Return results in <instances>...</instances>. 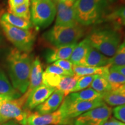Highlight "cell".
<instances>
[{"mask_svg": "<svg viewBox=\"0 0 125 125\" xmlns=\"http://www.w3.org/2000/svg\"><path fill=\"white\" fill-rule=\"evenodd\" d=\"M111 65V64L101 67H95L73 65V71L74 75L79 77L92 75H103L109 70Z\"/></svg>", "mask_w": 125, "mask_h": 125, "instance_id": "cell-22", "label": "cell"}, {"mask_svg": "<svg viewBox=\"0 0 125 125\" xmlns=\"http://www.w3.org/2000/svg\"><path fill=\"white\" fill-rule=\"evenodd\" d=\"M53 64L57 65L65 71H66L71 74L72 75H74V71H73V63L68 60H60L54 62Z\"/></svg>", "mask_w": 125, "mask_h": 125, "instance_id": "cell-31", "label": "cell"}, {"mask_svg": "<svg viewBox=\"0 0 125 125\" xmlns=\"http://www.w3.org/2000/svg\"><path fill=\"white\" fill-rule=\"evenodd\" d=\"M109 64L115 65H125V38L115 55L109 59Z\"/></svg>", "mask_w": 125, "mask_h": 125, "instance_id": "cell-28", "label": "cell"}, {"mask_svg": "<svg viewBox=\"0 0 125 125\" xmlns=\"http://www.w3.org/2000/svg\"><path fill=\"white\" fill-rule=\"evenodd\" d=\"M43 73V67L41 62L38 57H35L31 64L29 87L24 94L27 98L31 92L42 84Z\"/></svg>", "mask_w": 125, "mask_h": 125, "instance_id": "cell-14", "label": "cell"}, {"mask_svg": "<svg viewBox=\"0 0 125 125\" xmlns=\"http://www.w3.org/2000/svg\"><path fill=\"white\" fill-rule=\"evenodd\" d=\"M122 88H123V89H125V85H123V87H122Z\"/></svg>", "mask_w": 125, "mask_h": 125, "instance_id": "cell-41", "label": "cell"}, {"mask_svg": "<svg viewBox=\"0 0 125 125\" xmlns=\"http://www.w3.org/2000/svg\"><path fill=\"white\" fill-rule=\"evenodd\" d=\"M112 113L116 119L125 123V104L114 108L112 109Z\"/></svg>", "mask_w": 125, "mask_h": 125, "instance_id": "cell-33", "label": "cell"}, {"mask_svg": "<svg viewBox=\"0 0 125 125\" xmlns=\"http://www.w3.org/2000/svg\"><path fill=\"white\" fill-rule=\"evenodd\" d=\"M90 46L91 44L87 38L76 44L69 59L73 65L85 66L86 56Z\"/></svg>", "mask_w": 125, "mask_h": 125, "instance_id": "cell-16", "label": "cell"}, {"mask_svg": "<svg viewBox=\"0 0 125 125\" xmlns=\"http://www.w3.org/2000/svg\"><path fill=\"white\" fill-rule=\"evenodd\" d=\"M85 30L80 24L73 26L54 25L43 35L44 40L55 48L67 46L77 41L85 34Z\"/></svg>", "mask_w": 125, "mask_h": 125, "instance_id": "cell-4", "label": "cell"}, {"mask_svg": "<svg viewBox=\"0 0 125 125\" xmlns=\"http://www.w3.org/2000/svg\"><path fill=\"white\" fill-rule=\"evenodd\" d=\"M30 7V2L26 3L17 7H9L8 12L20 18L30 20L31 13Z\"/></svg>", "mask_w": 125, "mask_h": 125, "instance_id": "cell-27", "label": "cell"}, {"mask_svg": "<svg viewBox=\"0 0 125 125\" xmlns=\"http://www.w3.org/2000/svg\"><path fill=\"white\" fill-rule=\"evenodd\" d=\"M56 1H75L76 0H54Z\"/></svg>", "mask_w": 125, "mask_h": 125, "instance_id": "cell-39", "label": "cell"}, {"mask_svg": "<svg viewBox=\"0 0 125 125\" xmlns=\"http://www.w3.org/2000/svg\"><path fill=\"white\" fill-rule=\"evenodd\" d=\"M45 72L48 73H51V74L59 75L73 76L71 74H70V73H68L67 71H65V70L62 69L60 67L54 64L50 65L49 66L47 67Z\"/></svg>", "mask_w": 125, "mask_h": 125, "instance_id": "cell-32", "label": "cell"}, {"mask_svg": "<svg viewBox=\"0 0 125 125\" xmlns=\"http://www.w3.org/2000/svg\"><path fill=\"white\" fill-rule=\"evenodd\" d=\"M27 98L24 95L16 99L5 98L0 105V123L13 119L21 125H27L30 110L24 108Z\"/></svg>", "mask_w": 125, "mask_h": 125, "instance_id": "cell-5", "label": "cell"}, {"mask_svg": "<svg viewBox=\"0 0 125 125\" xmlns=\"http://www.w3.org/2000/svg\"><path fill=\"white\" fill-rule=\"evenodd\" d=\"M77 43L67 46L55 48L47 51L45 54V59L47 62L52 63L57 60H68Z\"/></svg>", "mask_w": 125, "mask_h": 125, "instance_id": "cell-15", "label": "cell"}, {"mask_svg": "<svg viewBox=\"0 0 125 125\" xmlns=\"http://www.w3.org/2000/svg\"><path fill=\"white\" fill-rule=\"evenodd\" d=\"M51 1H52V0H51Z\"/></svg>", "mask_w": 125, "mask_h": 125, "instance_id": "cell-43", "label": "cell"}, {"mask_svg": "<svg viewBox=\"0 0 125 125\" xmlns=\"http://www.w3.org/2000/svg\"><path fill=\"white\" fill-rule=\"evenodd\" d=\"M6 60L12 86L24 94L29 86L32 58L27 53L14 48L9 51Z\"/></svg>", "mask_w": 125, "mask_h": 125, "instance_id": "cell-1", "label": "cell"}, {"mask_svg": "<svg viewBox=\"0 0 125 125\" xmlns=\"http://www.w3.org/2000/svg\"><path fill=\"white\" fill-rule=\"evenodd\" d=\"M0 20L4 21L14 27L24 30H30L32 29L33 25L30 20L20 18L9 12H5L1 16Z\"/></svg>", "mask_w": 125, "mask_h": 125, "instance_id": "cell-19", "label": "cell"}, {"mask_svg": "<svg viewBox=\"0 0 125 125\" xmlns=\"http://www.w3.org/2000/svg\"><path fill=\"white\" fill-rule=\"evenodd\" d=\"M87 38L94 48L109 57L115 55L122 43V34L115 27L94 30Z\"/></svg>", "mask_w": 125, "mask_h": 125, "instance_id": "cell-3", "label": "cell"}, {"mask_svg": "<svg viewBox=\"0 0 125 125\" xmlns=\"http://www.w3.org/2000/svg\"><path fill=\"white\" fill-rule=\"evenodd\" d=\"M0 94L7 96L12 99L20 97V93L12 86L7 76L0 70Z\"/></svg>", "mask_w": 125, "mask_h": 125, "instance_id": "cell-21", "label": "cell"}, {"mask_svg": "<svg viewBox=\"0 0 125 125\" xmlns=\"http://www.w3.org/2000/svg\"><path fill=\"white\" fill-rule=\"evenodd\" d=\"M56 19L55 25L61 26H73L79 24L75 18L74 5L75 1H56Z\"/></svg>", "mask_w": 125, "mask_h": 125, "instance_id": "cell-10", "label": "cell"}, {"mask_svg": "<svg viewBox=\"0 0 125 125\" xmlns=\"http://www.w3.org/2000/svg\"><path fill=\"white\" fill-rule=\"evenodd\" d=\"M90 87L100 93H105L111 91V87L109 82L101 75H96Z\"/></svg>", "mask_w": 125, "mask_h": 125, "instance_id": "cell-26", "label": "cell"}, {"mask_svg": "<svg viewBox=\"0 0 125 125\" xmlns=\"http://www.w3.org/2000/svg\"><path fill=\"white\" fill-rule=\"evenodd\" d=\"M125 125V123H122L121 125Z\"/></svg>", "mask_w": 125, "mask_h": 125, "instance_id": "cell-42", "label": "cell"}, {"mask_svg": "<svg viewBox=\"0 0 125 125\" xmlns=\"http://www.w3.org/2000/svg\"><path fill=\"white\" fill-rule=\"evenodd\" d=\"M10 98L7 96H3V95L0 94V105H1V102H2V101L3 100L5 99V98ZM10 99H12V98H10Z\"/></svg>", "mask_w": 125, "mask_h": 125, "instance_id": "cell-38", "label": "cell"}, {"mask_svg": "<svg viewBox=\"0 0 125 125\" xmlns=\"http://www.w3.org/2000/svg\"><path fill=\"white\" fill-rule=\"evenodd\" d=\"M111 87V91L121 89L125 84V76L118 72L113 71L109 68L103 75Z\"/></svg>", "mask_w": 125, "mask_h": 125, "instance_id": "cell-23", "label": "cell"}, {"mask_svg": "<svg viewBox=\"0 0 125 125\" xmlns=\"http://www.w3.org/2000/svg\"><path fill=\"white\" fill-rule=\"evenodd\" d=\"M95 76H96V75L80 76L78 79L77 82H76L75 86L73 89L71 93L77 92L87 89L91 85L92 82L94 79Z\"/></svg>", "mask_w": 125, "mask_h": 125, "instance_id": "cell-30", "label": "cell"}, {"mask_svg": "<svg viewBox=\"0 0 125 125\" xmlns=\"http://www.w3.org/2000/svg\"><path fill=\"white\" fill-rule=\"evenodd\" d=\"M108 1H110V2H115V1H117V0H108Z\"/></svg>", "mask_w": 125, "mask_h": 125, "instance_id": "cell-40", "label": "cell"}, {"mask_svg": "<svg viewBox=\"0 0 125 125\" xmlns=\"http://www.w3.org/2000/svg\"><path fill=\"white\" fill-rule=\"evenodd\" d=\"M79 78V76L75 75L74 76H62L56 89L62 92L64 94V96H67L73 91Z\"/></svg>", "mask_w": 125, "mask_h": 125, "instance_id": "cell-25", "label": "cell"}, {"mask_svg": "<svg viewBox=\"0 0 125 125\" xmlns=\"http://www.w3.org/2000/svg\"><path fill=\"white\" fill-rule=\"evenodd\" d=\"M107 0H76L74 8L77 23L88 26L104 21L108 13Z\"/></svg>", "mask_w": 125, "mask_h": 125, "instance_id": "cell-2", "label": "cell"}, {"mask_svg": "<svg viewBox=\"0 0 125 125\" xmlns=\"http://www.w3.org/2000/svg\"><path fill=\"white\" fill-rule=\"evenodd\" d=\"M55 90V88L42 83L30 94L24 108L29 110L35 108L46 101Z\"/></svg>", "mask_w": 125, "mask_h": 125, "instance_id": "cell-12", "label": "cell"}, {"mask_svg": "<svg viewBox=\"0 0 125 125\" xmlns=\"http://www.w3.org/2000/svg\"><path fill=\"white\" fill-rule=\"evenodd\" d=\"M105 21L111 22L114 27L119 29L121 26H125V6H122L109 12L106 15Z\"/></svg>", "mask_w": 125, "mask_h": 125, "instance_id": "cell-24", "label": "cell"}, {"mask_svg": "<svg viewBox=\"0 0 125 125\" xmlns=\"http://www.w3.org/2000/svg\"><path fill=\"white\" fill-rule=\"evenodd\" d=\"M62 75H59L44 72L42 75V83L48 86L57 88Z\"/></svg>", "mask_w": 125, "mask_h": 125, "instance_id": "cell-29", "label": "cell"}, {"mask_svg": "<svg viewBox=\"0 0 125 125\" xmlns=\"http://www.w3.org/2000/svg\"><path fill=\"white\" fill-rule=\"evenodd\" d=\"M104 104L105 103L103 101V98H98L92 101L74 102H67L63 100L59 109L64 119L70 122V121L73 119L77 118L92 109L100 107Z\"/></svg>", "mask_w": 125, "mask_h": 125, "instance_id": "cell-8", "label": "cell"}, {"mask_svg": "<svg viewBox=\"0 0 125 125\" xmlns=\"http://www.w3.org/2000/svg\"><path fill=\"white\" fill-rule=\"evenodd\" d=\"M112 109L104 104L93 108L75 118L74 125H103L111 117Z\"/></svg>", "mask_w": 125, "mask_h": 125, "instance_id": "cell-9", "label": "cell"}, {"mask_svg": "<svg viewBox=\"0 0 125 125\" xmlns=\"http://www.w3.org/2000/svg\"><path fill=\"white\" fill-rule=\"evenodd\" d=\"M103 100L110 106H120L125 104V89H119L103 93Z\"/></svg>", "mask_w": 125, "mask_h": 125, "instance_id": "cell-20", "label": "cell"}, {"mask_svg": "<svg viewBox=\"0 0 125 125\" xmlns=\"http://www.w3.org/2000/svg\"><path fill=\"white\" fill-rule=\"evenodd\" d=\"M64 97L63 92L56 89L46 101L35 108L36 112L43 115L56 111L62 104Z\"/></svg>", "mask_w": 125, "mask_h": 125, "instance_id": "cell-13", "label": "cell"}, {"mask_svg": "<svg viewBox=\"0 0 125 125\" xmlns=\"http://www.w3.org/2000/svg\"><path fill=\"white\" fill-rule=\"evenodd\" d=\"M103 93H100L91 87L81 91L71 93L64 98L63 100L67 102L92 101L98 98H103Z\"/></svg>", "mask_w": 125, "mask_h": 125, "instance_id": "cell-17", "label": "cell"}, {"mask_svg": "<svg viewBox=\"0 0 125 125\" xmlns=\"http://www.w3.org/2000/svg\"><path fill=\"white\" fill-rule=\"evenodd\" d=\"M109 59L91 45L86 56L85 66L95 67L105 66L110 64Z\"/></svg>", "mask_w": 125, "mask_h": 125, "instance_id": "cell-18", "label": "cell"}, {"mask_svg": "<svg viewBox=\"0 0 125 125\" xmlns=\"http://www.w3.org/2000/svg\"><path fill=\"white\" fill-rule=\"evenodd\" d=\"M0 26L7 38L20 52L29 53L33 49L36 34L32 30L14 27L0 20Z\"/></svg>", "mask_w": 125, "mask_h": 125, "instance_id": "cell-6", "label": "cell"}, {"mask_svg": "<svg viewBox=\"0 0 125 125\" xmlns=\"http://www.w3.org/2000/svg\"><path fill=\"white\" fill-rule=\"evenodd\" d=\"M2 125H19L17 123H16L15 122L9 121V122H7L4 123V124Z\"/></svg>", "mask_w": 125, "mask_h": 125, "instance_id": "cell-37", "label": "cell"}, {"mask_svg": "<svg viewBox=\"0 0 125 125\" xmlns=\"http://www.w3.org/2000/svg\"><path fill=\"white\" fill-rule=\"evenodd\" d=\"M109 69L115 71L119 73L120 74L123 75V76H125V65H111Z\"/></svg>", "mask_w": 125, "mask_h": 125, "instance_id": "cell-35", "label": "cell"}, {"mask_svg": "<svg viewBox=\"0 0 125 125\" xmlns=\"http://www.w3.org/2000/svg\"><path fill=\"white\" fill-rule=\"evenodd\" d=\"M70 123L64 119L59 109L53 113L43 115L36 111L30 112L27 119V125H67Z\"/></svg>", "mask_w": 125, "mask_h": 125, "instance_id": "cell-11", "label": "cell"}, {"mask_svg": "<svg viewBox=\"0 0 125 125\" xmlns=\"http://www.w3.org/2000/svg\"><path fill=\"white\" fill-rule=\"evenodd\" d=\"M30 13L32 25L40 29H45L51 24L55 18V2L51 0H31Z\"/></svg>", "mask_w": 125, "mask_h": 125, "instance_id": "cell-7", "label": "cell"}, {"mask_svg": "<svg viewBox=\"0 0 125 125\" xmlns=\"http://www.w3.org/2000/svg\"><path fill=\"white\" fill-rule=\"evenodd\" d=\"M122 122L115 119V118L110 117L103 125H120Z\"/></svg>", "mask_w": 125, "mask_h": 125, "instance_id": "cell-36", "label": "cell"}, {"mask_svg": "<svg viewBox=\"0 0 125 125\" xmlns=\"http://www.w3.org/2000/svg\"><path fill=\"white\" fill-rule=\"evenodd\" d=\"M30 2V0H8L9 7H14L26 3Z\"/></svg>", "mask_w": 125, "mask_h": 125, "instance_id": "cell-34", "label": "cell"}]
</instances>
